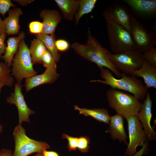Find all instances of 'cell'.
<instances>
[{
  "mask_svg": "<svg viewBox=\"0 0 156 156\" xmlns=\"http://www.w3.org/2000/svg\"><path fill=\"white\" fill-rule=\"evenodd\" d=\"M123 118L116 113L115 115L111 116L109 125V127L107 132L114 140H118L120 142H124L126 144L127 135L125 130Z\"/></svg>",
  "mask_w": 156,
  "mask_h": 156,
  "instance_id": "obj_16",
  "label": "cell"
},
{
  "mask_svg": "<svg viewBox=\"0 0 156 156\" xmlns=\"http://www.w3.org/2000/svg\"><path fill=\"white\" fill-rule=\"evenodd\" d=\"M36 37L43 42L47 50L53 56L56 62H58L60 60V55L56 46V40L55 34L48 35L41 33L36 34Z\"/></svg>",
  "mask_w": 156,
  "mask_h": 156,
  "instance_id": "obj_22",
  "label": "cell"
},
{
  "mask_svg": "<svg viewBox=\"0 0 156 156\" xmlns=\"http://www.w3.org/2000/svg\"><path fill=\"white\" fill-rule=\"evenodd\" d=\"M4 86L3 84L1 81H0V93L1 92V89L2 87Z\"/></svg>",
  "mask_w": 156,
  "mask_h": 156,
  "instance_id": "obj_39",
  "label": "cell"
},
{
  "mask_svg": "<svg viewBox=\"0 0 156 156\" xmlns=\"http://www.w3.org/2000/svg\"><path fill=\"white\" fill-rule=\"evenodd\" d=\"M22 86L21 83H16L14 92L10 94L6 100L8 103L14 104L16 106L18 114V123L21 125L23 122L29 123V116L35 113L28 107L25 102L22 92Z\"/></svg>",
  "mask_w": 156,
  "mask_h": 156,
  "instance_id": "obj_10",
  "label": "cell"
},
{
  "mask_svg": "<svg viewBox=\"0 0 156 156\" xmlns=\"http://www.w3.org/2000/svg\"><path fill=\"white\" fill-rule=\"evenodd\" d=\"M55 45L57 50L61 52L67 51L70 47L68 42L67 40L63 39L56 40Z\"/></svg>",
  "mask_w": 156,
  "mask_h": 156,
  "instance_id": "obj_32",
  "label": "cell"
},
{
  "mask_svg": "<svg viewBox=\"0 0 156 156\" xmlns=\"http://www.w3.org/2000/svg\"><path fill=\"white\" fill-rule=\"evenodd\" d=\"M34 0H13L14 2L18 3L20 5L23 6H25L31 3L34 2Z\"/></svg>",
  "mask_w": 156,
  "mask_h": 156,
  "instance_id": "obj_36",
  "label": "cell"
},
{
  "mask_svg": "<svg viewBox=\"0 0 156 156\" xmlns=\"http://www.w3.org/2000/svg\"><path fill=\"white\" fill-rule=\"evenodd\" d=\"M29 49L33 64L41 63L42 57L47 50L43 42L34 39L31 41Z\"/></svg>",
  "mask_w": 156,
  "mask_h": 156,
  "instance_id": "obj_23",
  "label": "cell"
},
{
  "mask_svg": "<svg viewBox=\"0 0 156 156\" xmlns=\"http://www.w3.org/2000/svg\"><path fill=\"white\" fill-rule=\"evenodd\" d=\"M130 33L135 47L142 53L156 44L155 34L148 30L131 13Z\"/></svg>",
  "mask_w": 156,
  "mask_h": 156,
  "instance_id": "obj_8",
  "label": "cell"
},
{
  "mask_svg": "<svg viewBox=\"0 0 156 156\" xmlns=\"http://www.w3.org/2000/svg\"><path fill=\"white\" fill-rule=\"evenodd\" d=\"M130 14L125 7L115 3L106 8L103 15L105 20L113 21L124 27L130 33Z\"/></svg>",
  "mask_w": 156,
  "mask_h": 156,
  "instance_id": "obj_11",
  "label": "cell"
},
{
  "mask_svg": "<svg viewBox=\"0 0 156 156\" xmlns=\"http://www.w3.org/2000/svg\"><path fill=\"white\" fill-rule=\"evenodd\" d=\"M90 143V139L86 136H81L78 137L77 149L82 153H87L89 151Z\"/></svg>",
  "mask_w": 156,
  "mask_h": 156,
  "instance_id": "obj_28",
  "label": "cell"
},
{
  "mask_svg": "<svg viewBox=\"0 0 156 156\" xmlns=\"http://www.w3.org/2000/svg\"><path fill=\"white\" fill-rule=\"evenodd\" d=\"M132 11L141 18H151L156 14V0H124Z\"/></svg>",
  "mask_w": 156,
  "mask_h": 156,
  "instance_id": "obj_13",
  "label": "cell"
},
{
  "mask_svg": "<svg viewBox=\"0 0 156 156\" xmlns=\"http://www.w3.org/2000/svg\"><path fill=\"white\" fill-rule=\"evenodd\" d=\"M146 148V144H145L141 149L138 152H137L136 154L133 156H142L144 153Z\"/></svg>",
  "mask_w": 156,
  "mask_h": 156,
  "instance_id": "obj_38",
  "label": "cell"
},
{
  "mask_svg": "<svg viewBox=\"0 0 156 156\" xmlns=\"http://www.w3.org/2000/svg\"><path fill=\"white\" fill-rule=\"evenodd\" d=\"M43 156H60L59 154L57 152L53 151H48L47 150L42 152Z\"/></svg>",
  "mask_w": 156,
  "mask_h": 156,
  "instance_id": "obj_35",
  "label": "cell"
},
{
  "mask_svg": "<svg viewBox=\"0 0 156 156\" xmlns=\"http://www.w3.org/2000/svg\"><path fill=\"white\" fill-rule=\"evenodd\" d=\"M61 12L63 17L71 21L75 17L79 7V0H55Z\"/></svg>",
  "mask_w": 156,
  "mask_h": 156,
  "instance_id": "obj_20",
  "label": "cell"
},
{
  "mask_svg": "<svg viewBox=\"0 0 156 156\" xmlns=\"http://www.w3.org/2000/svg\"><path fill=\"white\" fill-rule=\"evenodd\" d=\"M62 139H66L68 142V146L69 151H76L77 149L78 137L71 136L66 134H62Z\"/></svg>",
  "mask_w": 156,
  "mask_h": 156,
  "instance_id": "obj_29",
  "label": "cell"
},
{
  "mask_svg": "<svg viewBox=\"0 0 156 156\" xmlns=\"http://www.w3.org/2000/svg\"><path fill=\"white\" fill-rule=\"evenodd\" d=\"M3 34H6V29L3 21L0 16V36Z\"/></svg>",
  "mask_w": 156,
  "mask_h": 156,
  "instance_id": "obj_37",
  "label": "cell"
},
{
  "mask_svg": "<svg viewBox=\"0 0 156 156\" xmlns=\"http://www.w3.org/2000/svg\"><path fill=\"white\" fill-rule=\"evenodd\" d=\"M15 7L10 0H0V14L3 17L10 7Z\"/></svg>",
  "mask_w": 156,
  "mask_h": 156,
  "instance_id": "obj_31",
  "label": "cell"
},
{
  "mask_svg": "<svg viewBox=\"0 0 156 156\" xmlns=\"http://www.w3.org/2000/svg\"><path fill=\"white\" fill-rule=\"evenodd\" d=\"M100 76L103 80H92L91 82H99L110 86L111 88L129 92L136 96L139 100L145 98L148 89L142 81L136 77L121 73L120 79H116L111 71L105 68H99Z\"/></svg>",
  "mask_w": 156,
  "mask_h": 156,
  "instance_id": "obj_2",
  "label": "cell"
},
{
  "mask_svg": "<svg viewBox=\"0 0 156 156\" xmlns=\"http://www.w3.org/2000/svg\"><path fill=\"white\" fill-rule=\"evenodd\" d=\"M25 37L24 32L22 31L17 36L9 38L7 40L5 51L1 59L3 60L4 62L9 67L12 66L14 55L18 51L21 40L24 39Z\"/></svg>",
  "mask_w": 156,
  "mask_h": 156,
  "instance_id": "obj_19",
  "label": "cell"
},
{
  "mask_svg": "<svg viewBox=\"0 0 156 156\" xmlns=\"http://www.w3.org/2000/svg\"><path fill=\"white\" fill-rule=\"evenodd\" d=\"M11 73L10 67L4 62H0V81L4 86L11 87L13 85L14 79Z\"/></svg>",
  "mask_w": 156,
  "mask_h": 156,
  "instance_id": "obj_25",
  "label": "cell"
},
{
  "mask_svg": "<svg viewBox=\"0 0 156 156\" xmlns=\"http://www.w3.org/2000/svg\"><path fill=\"white\" fill-rule=\"evenodd\" d=\"M34 156H43L42 154V153H37Z\"/></svg>",
  "mask_w": 156,
  "mask_h": 156,
  "instance_id": "obj_41",
  "label": "cell"
},
{
  "mask_svg": "<svg viewBox=\"0 0 156 156\" xmlns=\"http://www.w3.org/2000/svg\"><path fill=\"white\" fill-rule=\"evenodd\" d=\"M3 130V126L0 123V135L1 134Z\"/></svg>",
  "mask_w": 156,
  "mask_h": 156,
  "instance_id": "obj_40",
  "label": "cell"
},
{
  "mask_svg": "<svg viewBox=\"0 0 156 156\" xmlns=\"http://www.w3.org/2000/svg\"><path fill=\"white\" fill-rule=\"evenodd\" d=\"M126 119L128 124L129 141L125 155L133 156L137 152V147L143 146L147 138L137 115L131 116Z\"/></svg>",
  "mask_w": 156,
  "mask_h": 156,
  "instance_id": "obj_9",
  "label": "cell"
},
{
  "mask_svg": "<svg viewBox=\"0 0 156 156\" xmlns=\"http://www.w3.org/2000/svg\"><path fill=\"white\" fill-rule=\"evenodd\" d=\"M8 16L3 20L5 25L6 35H16L19 33L20 25L19 24L20 16L23 14L21 9L14 8L8 12Z\"/></svg>",
  "mask_w": 156,
  "mask_h": 156,
  "instance_id": "obj_18",
  "label": "cell"
},
{
  "mask_svg": "<svg viewBox=\"0 0 156 156\" xmlns=\"http://www.w3.org/2000/svg\"><path fill=\"white\" fill-rule=\"evenodd\" d=\"M41 63L46 68H56V62L53 56L47 50L43 55L41 60Z\"/></svg>",
  "mask_w": 156,
  "mask_h": 156,
  "instance_id": "obj_26",
  "label": "cell"
},
{
  "mask_svg": "<svg viewBox=\"0 0 156 156\" xmlns=\"http://www.w3.org/2000/svg\"><path fill=\"white\" fill-rule=\"evenodd\" d=\"M59 76L56 68H46L42 74L25 79L24 83L25 90L28 92L41 85L52 83L57 79Z\"/></svg>",
  "mask_w": 156,
  "mask_h": 156,
  "instance_id": "obj_14",
  "label": "cell"
},
{
  "mask_svg": "<svg viewBox=\"0 0 156 156\" xmlns=\"http://www.w3.org/2000/svg\"><path fill=\"white\" fill-rule=\"evenodd\" d=\"M132 76L142 78L147 88H156V68L146 61H144L141 68L135 70Z\"/></svg>",
  "mask_w": 156,
  "mask_h": 156,
  "instance_id": "obj_17",
  "label": "cell"
},
{
  "mask_svg": "<svg viewBox=\"0 0 156 156\" xmlns=\"http://www.w3.org/2000/svg\"><path fill=\"white\" fill-rule=\"evenodd\" d=\"M6 36L5 34H3L0 36V59H1L5 51L6 46L5 43V40Z\"/></svg>",
  "mask_w": 156,
  "mask_h": 156,
  "instance_id": "obj_33",
  "label": "cell"
},
{
  "mask_svg": "<svg viewBox=\"0 0 156 156\" xmlns=\"http://www.w3.org/2000/svg\"><path fill=\"white\" fill-rule=\"evenodd\" d=\"M71 47L76 53L86 60L94 63L99 68H106L112 72L117 77H121V73L114 67L108 57V54L110 52L102 46L90 31L85 44L75 42Z\"/></svg>",
  "mask_w": 156,
  "mask_h": 156,
  "instance_id": "obj_1",
  "label": "cell"
},
{
  "mask_svg": "<svg viewBox=\"0 0 156 156\" xmlns=\"http://www.w3.org/2000/svg\"><path fill=\"white\" fill-rule=\"evenodd\" d=\"M152 101L150 93L148 92L144 101L139 112L138 116L146 133L147 138L149 140L156 139V132L151 125L152 118Z\"/></svg>",
  "mask_w": 156,
  "mask_h": 156,
  "instance_id": "obj_12",
  "label": "cell"
},
{
  "mask_svg": "<svg viewBox=\"0 0 156 156\" xmlns=\"http://www.w3.org/2000/svg\"><path fill=\"white\" fill-rule=\"evenodd\" d=\"M40 16L43 20L42 33L48 35L54 34L57 25L62 20V16L59 12L45 9L41 11Z\"/></svg>",
  "mask_w": 156,
  "mask_h": 156,
  "instance_id": "obj_15",
  "label": "cell"
},
{
  "mask_svg": "<svg viewBox=\"0 0 156 156\" xmlns=\"http://www.w3.org/2000/svg\"><path fill=\"white\" fill-rule=\"evenodd\" d=\"M29 30L30 33L36 34L42 33L43 29L42 23L38 21L31 22L29 25Z\"/></svg>",
  "mask_w": 156,
  "mask_h": 156,
  "instance_id": "obj_30",
  "label": "cell"
},
{
  "mask_svg": "<svg viewBox=\"0 0 156 156\" xmlns=\"http://www.w3.org/2000/svg\"><path fill=\"white\" fill-rule=\"evenodd\" d=\"M74 109L78 111L80 114L86 116H91L100 122L109 124L111 116L106 109L104 108L90 109L86 108H81L77 105L74 106Z\"/></svg>",
  "mask_w": 156,
  "mask_h": 156,
  "instance_id": "obj_21",
  "label": "cell"
},
{
  "mask_svg": "<svg viewBox=\"0 0 156 156\" xmlns=\"http://www.w3.org/2000/svg\"><path fill=\"white\" fill-rule=\"evenodd\" d=\"M114 67L122 73L132 76L134 72L141 67L144 61L142 53L136 49L122 52L108 54Z\"/></svg>",
  "mask_w": 156,
  "mask_h": 156,
  "instance_id": "obj_6",
  "label": "cell"
},
{
  "mask_svg": "<svg viewBox=\"0 0 156 156\" xmlns=\"http://www.w3.org/2000/svg\"><path fill=\"white\" fill-rule=\"evenodd\" d=\"M33 65L29 48L23 39L20 43L18 51L12 60V76L17 82L21 83L23 79L37 75V72L34 69Z\"/></svg>",
  "mask_w": 156,
  "mask_h": 156,
  "instance_id": "obj_4",
  "label": "cell"
},
{
  "mask_svg": "<svg viewBox=\"0 0 156 156\" xmlns=\"http://www.w3.org/2000/svg\"><path fill=\"white\" fill-rule=\"evenodd\" d=\"M110 49L114 54L136 49L131 33L116 23L106 20Z\"/></svg>",
  "mask_w": 156,
  "mask_h": 156,
  "instance_id": "obj_5",
  "label": "cell"
},
{
  "mask_svg": "<svg viewBox=\"0 0 156 156\" xmlns=\"http://www.w3.org/2000/svg\"><path fill=\"white\" fill-rule=\"evenodd\" d=\"M144 60L156 68V49L153 47L142 53Z\"/></svg>",
  "mask_w": 156,
  "mask_h": 156,
  "instance_id": "obj_27",
  "label": "cell"
},
{
  "mask_svg": "<svg viewBox=\"0 0 156 156\" xmlns=\"http://www.w3.org/2000/svg\"><path fill=\"white\" fill-rule=\"evenodd\" d=\"M97 1L96 0H79V9L74 17L76 25H78L84 14L91 12Z\"/></svg>",
  "mask_w": 156,
  "mask_h": 156,
  "instance_id": "obj_24",
  "label": "cell"
},
{
  "mask_svg": "<svg viewBox=\"0 0 156 156\" xmlns=\"http://www.w3.org/2000/svg\"><path fill=\"white\" fill-rule=\"evenodd\" d=\"M13 153L10 149L2 148L0 151V156H12Z\"/></svg>",
  "mask_w": 156,
  "mask_h": 156,
  "instance_id": "obj_34",
  "label": "cell"
},
{
  "mask_svg": "<svg viewBox=\"0 0 156 156\" xmlns=\"http://www.w3.org/2000/svg\"><path fill=\"white\" fill-rule=\"evenodd\" d=\"M106 94L109 106L123 118L138 115L142 103L133 95L112 88Z\"/></svg>",
  "mask_w": 156,
  "mask_h": 156,
  "instance_id": "obj_3",
  "label": "cell"
},
{
  "mask_svg": "<svg viewBox=\"0 0 156 156\" xmlns=\"http://www.w3.org/2000/svg\"><path fill=\"white\" fill-rule=\"evenodd\" d=\"M13 134L15 148L12 156H28L34 153H42L50 147L46 142L28 137L25 129L21 125L15 128Z\"/></svg>",
  "mask_w": 156,
  "mask_h": 156,
  "instance_id": "obj_7",
  "label": "cell"
}]
</instances>
